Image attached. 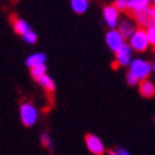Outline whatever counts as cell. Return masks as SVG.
I'll list each match as a JSON object with an SVG mask.
<instances>
[{
  "label": "cell",
  "instance_id": "cell-19",
  "mask_svg": "<svg viewBox=\"0 0 155 155\" xmlns=\"http://www.w3.org/2000/svg\"><path fill=\"white\" fill-rule=\"evenodd\" d=\"M23 38H24V41L33 44V43L37 41V34L34 33V31H30V33H27L26 36H23Z\"/></svg>",
  "mask_w": 155,
  "mask_h": 155
},
{
  "label": "cell",
  "instance_id": "cell-4",
  "mask_svg": "<svg viewBox=\"0 0 155 155\" xmlns=\"http://www.w3.org/2000/svg\"><path fill=\"white\" fill-rule=\"evenodd\" d=\"M134 19H135V23L140 24L141 27H147V30L150 27H154L155 26V17H154V13H152V9H145L140 12V13H137L132 16Z\"/></svg>",
  "mask_w": 155,
  "mask_h": 155
},
{
  "label": "cell",
  "instance_id": "cell-11",
  "mask_svg": "<svg viewBox=\"0 0 155 155\" xmlns=\"http://www.w3.org/2000/svg\"><path fill=\"white\" fill-rule=\"evenodd\" d=\"M140 93H141L142 97L145 98H151L155 95V85L148 80H144L140 83Z\"/></svg>",
  "mask_w": 155,
  "mask_h": 155
},
{
  "label": "cell",
  "instance_id": "cell-14",
  "mask_svg": "<svg viewBox=\"0 0 155 155\" xmlns=\"http://www.w3.org/2000/svg\"><path fill=\"white\" fill-rule=\"evenodd\" d=\"M44 61H46V56L41 54V53H37V54H33V56L28 57L27 61H26V64H27L30 68H33V67H37V66H43Z\"/></svg>",
  "mask_w": 155,
  "mask_h": 155
},
{
  "label": "cell",
  "instance_id": "cell-7",
  "mask_svg": "<svg viewBox=\"0 0 155 155\" xmlns=\"http://www.w3.org/2000/svg\"><path fill=\"white\" fill-rule=\"evenodd\" d=\"M103 14L104 21L108 24V27H111L114 30V27H117L118 20H120V12L114 6H107V7H104Z\"/></svg>",
  "mask_w": 155,
  "mask_h": 155
},
{
  "label": "cell",
  "instance_id": "cell-21",
  "mask_svg": "<svg viewBox=\"0 0 155 155\" xmlns=\"http://www.w3.org/2000/svg\"><path fill=\"white\" fill-rule=\"evenodd\" d=\"M127 83L130 85H135V84H138V83H140V80H138V78H135L131 73H128V74H127Z\"/></svg>",
  "mask_w": 155,
  "mask_h": 155
},
{
  "label": "cell",
  "instance_id": "cell-16",
  "mask_svg": "<svg viewBox=\"0 0 155 155\" xmlns=\"http://www.w3.org/2000/svg\"><path fill=\"white\" fill-rule=\"evenodd\" d=\"M46 64H43V66H37V67H33V68H30V73H31V77H33L34 80H37L38 77H41V75L46 74Z\"/></svg>",
  "mask_w": 155,
  "mask_h": 155
},
{
  "label": "cell",
  "instance_id": "cell-10",
  "mask_svg": "<svg viewBox=\"0 0 155 155\" xmlns=\"http://www.w3.org/2000/svg\"><path fill=\"white\" fill-rule=\"evenodd\" d=\"M131 50L132 48L130 47V46L124 44V46L115 53L118 66H128V64H130V61H131Z\"/></svg>",
  "mask_w": 155,
  "mask_h": 155
},
{
  "label": "cell",
  "instance_id": "cell-23",
  "mask_svg": "<svg viewBox=\"0 0 155 155\" xmlns=\"http://www.w3.org/2000/svg\"><path fill=\"white\" fill-rule=\"evenodd\" d=\"M108 155H118V154H117V151H113V150H111V151H108Z\"/></svg>",
  "mask_w": 155,
  "mask_h": 155
},
{
  "label": "cell",
  "instance_id": "cell-24",
  "mask_svg": "<svg viewBox=\"0 0 155 155\" xmlns=\"http://www.w3.org/2000/svg\"><path fill=\"white\" fill-rule=\"evenodd\" d=\"M152 13H154V17H155V6L152 7Z\"/></svg>",
  "mask_w": 155,
  "mask_h": 155
},
{
  "label": "cell",
  "instance_id": "cell-6",
  "mask_svg": "<svg viewBox=\"0 0 155 155\" xmlns=\"http://www.w3.org/2000/svg\"><path fill=\"white\" fill-rule=\"evenodd\" d=\"M105 41H107V46L110 47V50L117 53L120 48L125 44L124 43V37H122L118 30H110L107 34H105Z\"/></svg>",
  "mask_w": 155,
  "mask_h": 155
},
{
  "label": "cell",
  "instance_id": "cell-22",
  "mask_svg": "<svg viewBox=\"0 0 155 155\" xmlns=\"http://www.w3.org/2000/svg\"><path fill=\"white\" fill-rule=\"evenodd\" d=\"M118 155H130V152H128L127 150H124V148H120V150L117 151Z\"/></svg>",
  "mask_w": 155,
  "mask_h": 155
},
{
  "label": "cell",
  "instance_id": "cell-1",
  "mask_svg": "<svg viewBox=\"0 0 155 155\" xmlns=\"http://www.w3.org/2000/svg\"><path fill=\"white\" fill-rule=\"evenodd\" d=\"M151 70H152V64L151 63L141 60V58H137L130 64V71L128 73H131L141 83V81L147 80V77L151 74Z\"/></svg>",
  "mask_w": 155,
  "mask_h": 155
},
{
  "label": "cell",
  "instance_id": "cell-13",
  "mask_svg": "<svg viewBox=\"0 0 155 155\" xmlns=\"http://www.w3.org/2000/svg\"><path fill=\"white\" fill-rule=\"evenodd\" d=\"M36 81H37L38 84H40L43 88L47 91L48 94H53V93L56 91V84H54V81H53L47 74H44V75H41V77H38Z\"/></svg>",
  "mask_w": 155,
  "mask_h": 155
},
{
  "label": "cell",
  "instance_id": "cell-17",
  "mask_svg": "<svg viewBox=\"0 0 155 155\" xmlns=\"http://www.w3.org/2000/svg\"><path fill=\"white\" fill-rule=\"evenodd\" d=\"M40 140H41V144L44 148H47L48 151H51L53 150V142L51 140H50V137H48V134H41V137H40Z\"/></svg>",
  "mask_w": 155,
  "mask_h": 155
},
{
  "label": "cell",
  "instance_id": "cell-18",
  "mask_svg": "<svg viewBox=\"0 0 155 155\" xmlns=\"http://www.w3.org/2000/svg\"><path fill=\"white\" fill-rule=\"evenodd\" d=\"M113 6L118 12H120V10H128V0H117Z\"/></svg>",
  "mask_w": 155,
  "mask_h": 155
},
{
  "label": "cell",
  "instance_id": "cell-8",
  "mask_svg": "<svg viewBox=\"0 0 155 155\" xmlns=\"http://www.w3.org/2000/svg\"><path fill=\"white\" fill-rule=\"evenodd\" d=\"M135 27H137V24L134 23L132 20L124 19L118 24V31H120V34H121L122 37H124V40H125V38H131V36L135 33V30H137Z\"/></svg>",
  "mask_w": 155,
  "mask_h": 155
},
{
  "label": "cell",
  "instance_id": "cell-3",
  "mask_svg": "<svg viewBox=\"0 0 155 155\" xmlns=\"http://www.w3.org/2000/svg\"><path fill=\"white\" fill-rule=\"evenodd\" d=\"M148 46H150V40H148L145 30L144 28L135 30V33L130 38V47L132 50H135V51H144V50H147Z\"/></svg>",
  "mask_w": 155,
  "mask_h": 155
},
{
  "label": "cell",
  "instance_id": "cell-25",
  "mask_svg": "<svg viewBox=\"0 0 155 155\" xmlns=\"http://www.w3.org/2000/svg\"><path fill=\"white\" fill-rule=\"evenodd\" d=\"M152 70L155 71V63H154V64H152Z\"/></svg>",
  "mask_w": 155,
  "mask_h": 155
},
{
  "label": "cell",
  "instance_id": "cell-20",
  "mask_svg": "<svg viewBox=\"0 0 155 155\" xmlns=\"http://www.w3.org/2000/svg\"><path fill=\"white\" fill-rule=\"evenodd\" d=\"M147 36H148V40H150V44L155 46V26L147 30Z\"/></svg>",
  "mask_w": 155,
  "mask_h": 155
},
{
  "label": "cell",
  "instance_id": "cell-12",
  "mask_svg": "<svg viewBox=\"0 0 155 155\" xmlns=\"http://www.w3.org/2000/svg\"><path fill=\"white\" fill-rule=\"evenodd\" d=\"M150 2L148 0H130L128 2V10H131L132 14H137L142 10L148 9Z\"/></svg>",
  "mask_w": 155,
  "mask_h": 155
},
{
  "label": "cell",
  "instance_id": "cell-5",
  "mask_svg": "<svg viewBox=\"0 0 155 155\" xmlns=\"http://www.w3.org/2000/svg\"><path fill=\"white\" fill-rule=\"evenodd\" d=\"M85 145H87L90 152L94 155H103L105 152L103 141L97 135H94V134H87L85 135Z\"/></svg>",
  "mask_w": 155,
  "mask_h": 155
},
{
  "label": "cell",
  "instance_id": "cell-9",
  "mask_svg": "<svg viewBox=\"0 0 155 155\" xmlns=\"http://www.w3.org/2000/svg\"><path fill=\"white\" fill-rule=\"evenodd\" d=\"M10 21H12V24H13L14 31H16L17 34H20V36H26L27 33H30V31H31L30 26H28V24L26 23L23 19L16 17V14H12V16H10Z\"/></svg>",
  "mask_w": 155,
  "mask_h": 155
},
{
  "label": "cell",
  "instance_id": "cell-2",
  "mask_svg": "<svg viewBox=\"0 0 155 155\" xmlns=\"http://www.w3.org/2000/svg\"><path fill=\"white\" fill-rule=\"evenodd\" d=\"M20 118L24 127H31L37 121V110L33 104L23 103L20 105Z\"/></svg>",
  "mask_w": 155,
  "mask_h": 155
},
{
  "label": "cell",
  "instance_id": "cell-15",
  "mask_svg": "<svg viewBox=\"0 0 155 155\" xmlns=\"http://www.w3.org/2000/svg\"><path fill=\"white\" fill-rule=\"evenodd\" d=\"M71 7H73V10L75 13L81 14L88 9V2L87 0H73L71 2Z\"/></svg>",
  "mask_w": 155,
  "mask_h": 155
}]
</instances>
